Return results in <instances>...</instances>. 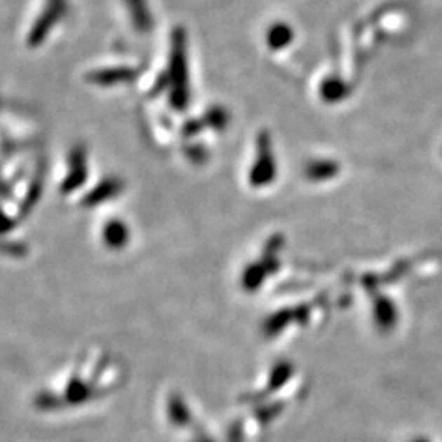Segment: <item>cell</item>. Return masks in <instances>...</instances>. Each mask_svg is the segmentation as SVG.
<instances>
[{"label": "cell", "mask_w": 442, "mask_h": 442, "mask_svg": "<svg viewBox=\"0 0 442 442\" xmlns=\"http://www.w3.org/2000/svg\"><path fill=\"white\" fill-rule=\"evenodd\" d=\"M36 8L28 20L25 44L28 48H41L56 27H61L67 12V0H36Z\"/></svg>", "instance_id": "cell-1"}, {"label": "cell", "mask_w": 442, "mask_h": 442, "mask_svg": "<svg viewBox=\"0 0 442 442\" xmlns=\"http://www.w3.org/2000/svg\"><path fill=\"white\" fill-rule=\"evenodd\" d=\"M126 2L130 5V13L135 27L145 29V32L149 29L152 25V15H149V10H147L146 0H126Z\"/></svg>", "instance_id": "cell-2"}, {"label": "cell", "mask_w": 442, "mask_h": 442, "mask_svg": "<svg viewBox=\"0 0 442 442\" xmlns=\"http://www.w3.org/2000/svg\"><path fill=\"white\" fill-rule=\"evenodd\" d=\"M290 39H292V32H290L285 25H277V27H274L272 29H270V34H269L270 46H274V48L285 46Z\"/></svg>", "instance_id": "cell-3"}]
</instances>
